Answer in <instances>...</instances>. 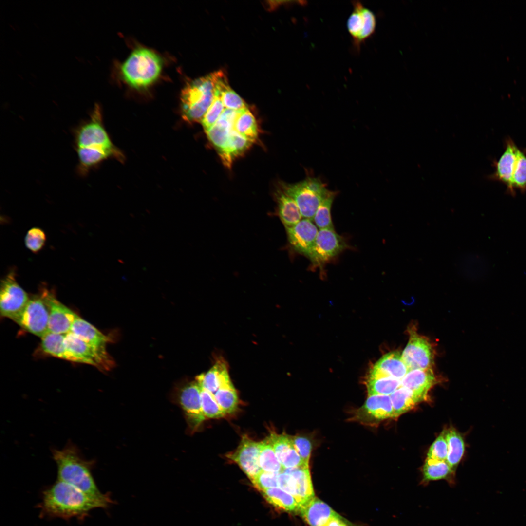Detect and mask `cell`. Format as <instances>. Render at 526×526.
Returning <instances> with one entry per match:
<instances>
[{"mask_svg": "<svg viewBox=\"0 0 526 526\" xmlns=\"http://www.w3.org/2000/svg\"><path fill=\"white\" fill-rule=\"evenodd\" d=\"M262 493L274 507L289 512H299L300 507L294 497L279 487L266 489Z\"/></svg>", "mask_w": 526, "mask_h": 526, "instance_id": "cell-29", "label": "cell"}, {"mask_svg": "<svg viewBox=\"0 0 526 526\" xmlns=\"http://www.w3.org/2000/svg\"><path fill=\"white\" fill-rule=\"evenodd\" d=\"M113 503L109 495L103 497L89 495L67 483L57 480L43 492L39 505L43 515L65 520L84 518L97 508H107Z\"/></svg>", "mask_w": 526, "mask_h": 526, "instance_id": "cell-2", "label": "cell"}, {"mask_svg": "<svg viewBox=\"0 0 526 526\" xmlns=\"http://www.w3.org/2000/svg\"><path fill=\"white\" fill-rule=\"evenodd\" d=\"M200 396L202 408L206 419L220 418L225 415L213 394L201 387Z\"/></svg>", "mask_w": 526, "mask_h": 526, "instance_id": "cell-41", "label": "cell"}, {"mask_svg": "<svg viewBox=\"0 0 526 526\" xmlns=\"http://www.w3.org/2000/svg\"><path fill=\"white\" fill-rule=\"evenodd\" d=\"M215 89L220 93L225 109L239 111L247 108L244 101L229 86L225 74L221 71L217 75Z\"/></svg>", "mask_w": 526, "mask_h": 526, "instance_id": "cell-28", "label": "cell"}, {"mask_svg": "<svg viewBox=\"0 0 526 526\" xmlns=\"http://www.w3.org/2000/svg\"><path fill=\"white\" fill-rule=\"evenodd\" d=\"M292 439L295 449L302 461L308 466L312 449L311 441L307 437L301 435L292 436Z\"/></svg>", "mask_w": 526, "mask_h": 526, "instance_id": "cell-46", "label": "cell"}, {"mask_svg": "<svg viewBox=\"0 0 526 526\" xmlns=\"http://www.w3.org/2000/svg\"><path fill=\"white\" fill-rule=\"evenodd\" d=\"M394 418L412 409L419 400L408 390L400 386L390 395Z\"/></svg>", "mask_w": 526, "mask_h": 526, "instance_id": "cell-35", "label": "cell"}, {"mask_svg": "<svg viewBox=\"0 0 526 526\" xmlns=\"http://www.w3.org/2000/svg\"><path fill=\"white\" fill-rule=\"evenodd\" d=\"M57 467V480L69 484L96 497L107 494L98 488L91 473L92 463L85 459L77 447L70 442L62 449L52 451Z\"/></svg>", "mask_w": 526, "mask_h": 526, "instance_id": "cell-3", "label": "cell"}, {"mask_svg": "<svg viewBox=\"0 0 526 526\" xmlns=\"http://www.w3.org/2000/svg\"><path fill=\"white\" fill-rule=\"evenodd\" d=\"M225 109L220 94L215 89L213 100L201 121L205 131L210 129L217 122Z\"/></svg>", "mask_w": 526, "mask_h": 526, "instance_id": "cell-42", "label": "cell"}, {"mask_svg": "<svg viewBox=\"0 0 526 526\" xmlns=\"http://www.w3.org/2000/svg\"><path fill=\"white\" fill-rule=\"evenodd\" d=\"M201 387L195 381L188 382L181 386L177 398L187 418L190 429L195 431L206 419L202 408Z\"/></svg>", "mask_w": 526, "mask_h": 526, "instance_id": "cell-14", "label": "cell"}, {"mask_svg": "<svg viewBox=\"0 0 526 526\" xmlns=\"http://www.w3.org/2000/svg\"><path fill=\"white\" fill-rule=\"evenodd\" d=\"M519 150L510 138L507 139L505 150L499 160L495 162V172L490 176L491 179L504 184L507 186V191L510 194L512 177Z\"/></svg>", "mask_w": 526, "mask_h": 526, "instance_id": "cell-21", "label": "cell"}, {"mask_svg": "<svg viewBox=\"0 0 526 526\" xmlns=\"http://www.w3.org/2000/svg\"><path fill=\"white\" fill-rule=\"evenodd\" d=\"M366 385L368 396L389 395L401 386V380L389 377H368Z\"/></svg>", "mask_w": 526, "mask_h": 526, "instance_id": "cell-37", "label": "cell"}, {"mask_svg": "<svg viewBox=\"0 0 526 526\" xmlns=\"http://www.w3.org/2000/svg\"><path fill=\"white\" fill-rule=\"evenodd\" d=\"M162 61L154 52L143 48L135 50L122 66L125 81L136 89H143L154 82L160 75Z\"/></svg>", "mask_w": 526, "mask_h": 526, "instance_id": "cell-5", "label": "cell"}, {"mask_svg": "<svg viewBox=\"0 0 526 526\" xmlns=\"http://www.w3.org/2000/svg\"><path fill=\"white\" fill-rule=\"evenodd\" d=\"M435 382L431 368L409 370L401 380V386L410 391L420 402L424 400Z\"/></svg>", "mask_w": 526, "mask_h": 526, "instance_id": "cell-22", "label": "cell"}, {"mask_svg": "<svg viewBox=\"0 0 526 526\" xmlns=\"http://www.w3.org/2000/svg\"><path fill=\"white\" fill-rule=\"evenodd\" d=\"M46 240L45 234L42 229L33 227L27 232L25 237V244L28 249L36 253L43 248Z\"/></svg>", "mask_w": 526, "mask_h": 526, "instance_id": "cell-44", "label": "cell"}, {"mask_svg": "<svg viewBox=\"0 0 526 526\" xmlns=\"http://www.w3.org/2000/svg\"><path fill=\"white\" fill-rule=\"evenodd\" d=\"M282 471L286 474L281 481V487L294 497L300 507L315 497L309 467L284 469Z\"/></svg>", "mask_w": 526, "mask_h": 526, "instance_id": "cell-11", "label": "cell"}, {"mask_svg": "<svg viewBox=\"0 0 526 526\" xmlns=\"http://www.w3.org/2000/svg\"><path fill=\"white\" fill-rule=\"evenodd\" d=\"M277 202L278 215L284 227L293 226L302 219L295 201L283 191L277 194Z\"/></svg>", "mask_w": 526, "mask_h": 526, "instance_id": "cell-27", "label": "cell"}, {"mask_svg": "<svg viewBox=\"0 0 526 526\" xmlns=\"http://www.w3.org/2000/svg\"><path fill=\"white\" fill-rule=\"evenodd\" d=\"M283 191L296 203L302 218L313 221L317 208L332 192L319 178L308 175L295 184H283Z\"/></svg>", "mask_w": 526, "mask_h": 526, "instance_id": "cell-6", "label": "cell"}, {"mask_svg": "<svg viewBox=\"0 0 526 526\" xmlns=\"http://www.w3.org/2000/svg\"><path fill=\"white\" fill-rule=\"evenodd\" d=\"M518 189L522 192L526 191V155L519 150L512 177L511 195L515 194Z\"/></svg>", "mask_w": 526, "mask_h": 526, "instance_id": "cell-40", "label": "cell"}, {"mask_svg": "<svg viewBox=\"0 0 526 526\" xmlns=\"http://www.w3.org/2000/svg\"><path fill=\"white\" fill-rule=\"evenodd\" d=\"M64 341L72 362L91 365L101 371L110 370L115 365L109 354L101 353L70 332L65 334Z\"/></svg>", "mask_w": 526, "mask_h": 526, "instance_id": "cell-9", "label": "cell"}, {"mask_svg": "<svg viewBox=\"0 0 526 526\" xmlns=\"http://www.w3.org/2000/svg\"><path fill=\"white\" fill-rule=\"evenodd\" d=\"M21 328L42 338L49 332V313L41 296L30 298L22 309L12 319Z\"/></svg>", "mask_w": 526, "mask_h": 526, "instance_id": "cell-7", "label": "cell"}, {"mask_svg": "<svg viewBox=\"0 0 526 526\" xmlns=\"http://www.w3.org/2000/svg\"><path fill=\"white\" fill-rule=\"evenodd\" d=\"M447 456V443L444 432H443L430 447L427 459L443 462L446 461Z\"/></svg>", "mask_w": 526, "mask_h": 526, "instance_id": "cell-43", "label": "cell"}, {"mask_svg": "<svg viewBox=\"0 0 526 526\" xmlns=\"http://www.w3.org/2000/svg\"><path fill=\"white\" fill-rule=\"evenodd\" d=\"M41 339V348L45 353L72 362L71 356L65 343V334L48 332Z\"/></svg>", "mask_w": 526, "mask_h": 526, "instance_id": "cell-30", "label": "cell"}, {"mask_svg": "<svg viewBox=\"0 0 526 526\" xmlns=\"http://www.w3.org/2000/svg\"><path fill=\"white\" fill-rule=\"evenodd\" d=\"M253 143L233 130L225 150L220 155L223 163L230 167L233 160L244 152Z\"/></svg>", "mask_w": 526, "mask_h": 526, "instance_id": "cell-31", "label": "cell"}, {"mask_svg": "<svg viewBox=\"0 0 526 526\" xmlns=\"http://www.w3.org/2000/svg\"><path fill=\"white\" fill-rule=\"evenodd\" d=\"M401 357L409 370L431 368L434 358L428 339L414 330L410 331L409 340Z\"/></svg>", "mask_w": 526, "mask_h": 526, "instance_id": "cell-13", "label": "cell"}, {"mask_svg": "<svg viewBox=\"0 0 526 526\" xmlns=\"http://www.w3.org/2000/svg\"><path fill=\"white\" fill-rule=\"evenodd\" d=\"M267 2H268V3L267 4V7L269 8V9H271L272 10L273 9L275 8H276L277 7H278L279 6H280V5H283V4H292L294 3V4H298L299 5H305V4H306L307 3V2L305 1H291V0H288H288H284H284H281V1H280V0H277H277H274V1H273V0H272V1H268Z\"/></svg>", "mask_w": 526, "mask_h": 526, "instance_id": "cell-48", "label": "cell"}, {"mask_svg": "<svg viewBox=\"0 0 526 526\" xmlns=\"http://www.w3.org/2000/svg\"><path fill=\"white\" fill-rule=\"evenodd\" d=\"M409 371L401 354L394 351L384 355L374 366L369 377H389L401 380Z\"/></svg>", "mask_w": 526, "mask_h": 526, "instance_id": "cell-23", "label": "cell"}, {"mask_svg": "<svg viewBox=\"0 0 526 526\" xmlns=\"http://www.w3.org/2000/svg\"><path fill=\"white\" fill-rule=\"evenodd\" d=\"M299 512L310 526H323L337 514L329 505L315 497L301 507Z\"/></svg>", "mask_w": 526, "mask_h": 526, "instance_id": "cell-25", "label": "cell"}, {"mask_svg": "<svg viewBox=\"0 0 526 526\" xmlns=\"http://www.w3.org/2000/svg\"><path fill=\"white\" fill-rule=\"evenodd\" d=\"M259 465L263 471L281 473L283 468L278 460L268 437L259 442Z\"/></svg>", "mask_w": 526, "mask_h": 526, "instance_id": "cell-34", "label": "cell"}, {"mask_svg": "<svg viewBox=\"0 0 526 526\" xmlns=\"http://www.w3.org/2000/svg\"><path fill=\"white\" fill-rule=\"evenodd\" d=\"M353 10L347 21V29L357 51L375 32L376 17L373 11L359 1L352 2Z\"/></svg>", "mask_w": 526, "mask_h": 526, "instance_id": "cell-8", "label": "cell"}, {"mask_svg": "<svg viewBox=\"0 0 526 526\" xmlns=\"http://www.w3.org/2000/svg\"><path fill=\"white\" fill-rule=\"evenodd\" d=\"M275 454L284 469L309 467L302 461L296 451L292 436L274 432L268 436Z\"/></svg>", "mask_w": 526, "mask_h": 526, "instance_id": "cell-19", "label": "cell"}, {"mask_svg": "<svg viewBox=\"0 0 526 526\" xmlns=\"http://www.w3.org/2000/svg\"><path fill=\"white\" fill-rule=\"evenodd\" d=\"M336 194V192L332 191L322 201L316 210L313 221L319 229H334L331 211Z\"/></svg>", "mask_w": 526, "mask_h": 526, "instance_id": "cell-39", "label": "cell"}, {"mask_svg": "<svg viewBox=\"0 0 526 526\" xmlns=\"http://www.w3.org/2000/svg\"><path fill=\"white\" fill-rule=\"evenodd\" d=\"M216 77L215 72L192 81L182 90L181 108L185 120L201 122L213 100Z\"/></svg>", "mask_w": 526, "mask_h": 526, "instance_id": "cell-4", "label": "cell"}, {"mask_svg": "<svg viewBox=\"0 0 526 526\" xmlns=\"http://www.w3.org/2000/svg\"><path fill=\"white\" fill-rule=\"evenodd\" d=\"M259 442L244 435L237 449L226 457L236 463L252 481L263 470L259 465Z\"/></svg>", "mask_w": 526, "mask_h": 526, "instance_id": "cell-16", "label": "cell"}, {"mask_svg": "<svg viewBox=\"0 0 526 526\" xmlns=\"http://www.w3.org/2000/svg\"><path fill=\"white\" fill-rule=\"evenodd\" d=\"M41 296L48 310L49 332L65 334L70 332L78 315L60 302L50 292L45 290Z\"/></svg>", "mask_w": 526, "mask_h": 526, "instance_id": "cell-15", "label": "cell"}, {"mask_svg": "<svg viewBox=\"0 0 526 526\" xmlns=\"http://www.w3.org/2000/svg\"><path fill=\"white\" fill-rule=\"evenodd\" d=\"M214 395L225 414L233 413L237 411L239 404L238 396L232 383L220 388Z\"/></svg>", "mask_w": 526, "mask_h": 526, "instance_id": "cell-38", "label": "cell"}, {"mask_svg": "<svg viewBox=\"0 0 526 526\" xmlns=\"http://www.w3.org/2000/svg\"><path fill=\"white\" fill-rule=\"evenodd\" d=\"M200 386L212 394L221 387L231 383L225 362L218 359L207 373L196 377Z\"/></svg>", "mask_w": 526, "mask_h": 526, "instance_id": "cell-26", "label": "cell"}, {"mask_svg": "<svg viewBox=\"0 0 526 526\" xmlns=\"http://www.w3.org/2000/svg\"><path fill=\"white\" fill-rule=\"evenodd\" d=\"M355 417L366 424L394 418L390 396L379 394L368 396L364 404L356 411Z\"/></svg>", "mask_w": 526, "mask_h": 526, "instance_id": "cell-18", "label": "cell"}, {"mask_svg": "<svg viewBox=\"0 0 526 526\" xmlns=\"http://www.w3.org/2000/svg\"><path fill=\"white\" fill-rule=\"evenodd\" d=\"M27 293L17 282L13 272L2 281L0 291V312L3 317L12 319L19 313L29 300Z\"/></svg>", "mask_w": 526, "mask_h": 526, "instance_id": "cell-12", "label": "cell"}, {"mask_svg": "<svg viewBox=\"0 0 526 526\" xmlns=\"http://www.w3.org/2000/svg\"><path fill=\"white\" fill-rule=\"evenodd\" d=\"M448 446L447 462L454 471L464 452V442L462 436L454 429L444 431Z\"/></svg>", "mask_w": 526, "mask_h": 526, "instance_id": "cell-32", "label": "cell"}, {"mask_svg": "<svg viewBox=\"0 0 526 526\" xmlns=\"http://www.w3.org/2000/svg\"><path fill=\"white\" fill-rule=\"evenodd\" d=\"M348 248L345 239L335 229H319L309 259L314 266L322 267Z\"/></svg>", "mask_w": 526, "mask_h": 526, "instance_id": "cell-10", "label": "cell"}, {"mask_svg": "<svg viewBox=\"0 0 526 526\" xmlns=\"http://www.w3.org/2000/svg\"><path fill=\"white\" fill-rule=\"evenodd\" d=\"M279 473L262 470L251 482L254 487L261 491L278 487V476Z\"/></svg>", "mask_w": 526, "mask_h": 526, "instance_id": "cell-45", "label": "cell"}, {"mask_svg": "<svg viewBox=\"0 0 526 526\" xmlns=\"http://www.w3.org/2000/svg\"><path fill=\"white\" fill-rule=\"evenodd\" d=\"M239 111L225 109L217 122L205 131L208 139L220 155L225 150Z\"/></svg>", "mask_w": 526, "mask_h": 526, "instance_id": "cell-20", "label": "cell"}, {"mask_svg": "<svg viewBox=\"0 0 526 526\" xmlns=\"http://www.w3.org/2000/svg\"><path fill=\"white\" fill-rule=\"evenodd\" d=\"M323 526H350L347 521L338 514L332 517Z\"/></svg>", "mask_w": 526, "mask_h": 526, "instance_id": "cell-47", "label": "cell"}, {"mask_svg": "<svg viewBox=\"0 0 526 526\" xmlns=\"http://www.w3.org/2000/svg\"><path fill=\"white\" fill-rule=\"evenodd\" d=\"M285 228L292 249L309 259L319 231L313 221L302 218L295 225Z\"/></svg>", "mask_w": 526, "mask_h": 526, "instance_id": "cell-17", "label": "cell"}, {"mask_svg": "<svg viewBox=\"0 0 526 526\" xmlns=\"http://www.w3.org/2000/svg\"><path fill=\"white\" fill-rule=\"evenodd\" d=\"M454 471L447 461H437L426 459L423 468L422 481L427 483L448 479Z\"/></svg>", "mask_w": 526, "mask_h": 526, "instance_id": "cell-36", "label": "cell"}, {"mask_svg": "<svg viewBox=\"0 0 526 526\" xmlns=\"http://www.w3.org/2000/svg\"><path fill=\"white\" fill-rule=\"evenodd\" d=\"M70 332L101 353L109 354L106 346L110 338L80 316H78L74 322Z\"/></svg>", "mask_w": 526, "mask_h": 526, "instance_id": "cell-24", "label": "cell"}, {"mask_svg": "<svg viewBox=\"0 0 526 526\" xmlns=\"http://www.w3.org/2000/svg\"><path fill=\"white\" fill-rule=\"evenodd\" d=\"M73 132L74 148L78 158L77 171L81 176H86L101 162L118 153L104 127L98 104L95 105L89 117Z\"/></svg>", "mask_w": 526, "mask_h": 526, "instance_id": "cell-1", "label": "cell"}, {"mask_svg": "<svg viewBox=\"0 0 526 526\" xmlns=\"http://www.w3.org/2000/svg\"><path fill=\"white\" fill-rule=\"evenodd\" d=\"M234 129L252 142L257 139L258 136L257 121L248 108L239 112L234 122Z\"/></svg>", "mask_w": 526, "mask_h": 526, "instance_id": "cell-33", "label": "cell"}]
</instances>
